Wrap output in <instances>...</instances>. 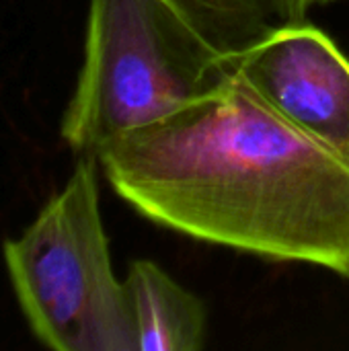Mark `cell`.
<instances>
[{
	"label": "cell",
	"instance_id": "cell-6",
	"mask_svg": "<svg viewBox=\"0 0 349 351\" xmlns=\"http://www.w3.org/2000/svg\"><path fill=\"white\" fill-rule=\"evenodd\" d=\"M226 62L280 23L267 0H165Z\"/></svg>",
	"mask_w": 349,
	"mask_h": 351
},
{
	"label": "cell",
	"instance_id": "cell-7",
	"mask_svg": "<svg viewBox=\"0 0 349 351\" xmlns=\"http://www.w3.org/2000/svg\"><path fill=\"white\" fill-rule=\"evenodd\" d=\"M337 2H349V0H294V16L296 21H302L315 6H327Z\"/></svg>",
	"mask_w": 349,
	"mask_h": 351
},
{
	"label": "cell",
	"instance_id": "cell-5",
	"mask_svg": "<svg viewBox=\"0 0 349 351\" xmlns=\"http://www.w3.org/2000/svg\"><path fill=\"white\" fill-rule=\"evenodd\" d=\"M138 351H200L208 335L202 298L173 280L158 263L136 259L123 280Z\"/></svg>",
	"mask_w": 349,
	"mask_h": 351
},
{
	"label": "cell",
	"instance_id": "cell-4",
	"mask_svg": "<svg viewBox=\"0 0 349 351\" xmlns=\"http://www.w3.org/2000/svg\"><path fill=\"white\" fill-rule=\"evenodd\" d=\"M286 121L349 160V58L319 27L286 21L230 60Z\"/></svg>",
	"mask_w": 349,
	"mask_h": 351
},
{
	"label": "cell",
	"instance_id": "cell-2",
	"mask_svg": "<svg viewBox=\"0 0 349 351\" xmlns=\"http://www.w3.org/2000/svg\"><path fill=\"white\" fill-rule=\"evenodd\" d=\"M226 68L165 0H88L84 60L62 140L78 154H97L177 113Z\"/></svg>",
	"mask_w": 349,
	"mask_h": 351
},
{
	"label": "cell",
	"instance_id": "cell-8",
	"mask_svg": "<svg viewBox=\"0 0 349 351\" xmlns=\"http://www.w3.org/2000/svg\"><path fill=\"white\" fill-rule=\"evenodd\" d=\"M276 19L280 23H286V21H296L294 16V0H267Z\"/></svg>",
	"mask_w": 349,
	"mask_h": 351
},
{
	"label": "cell",
	"instance_id": "cell-3",
	"mask_svg": "<svg viewBox=\"0 0 349 351\" xmlns=\"http://www.w3.org/2000/svg\"><path fill=\"white\" fill-rule=\"evenodd\" d=\"M99 169L95 154H82L27 230L2 247L19 306L49 350L138 351L101 216Z\"/></svg>",
	"mask_w": 349,
	"mask_h": 351
},
{
	"label": "cell",
	"instance_id": "cell-1",
	"mask_svg": "<svg viewBox=\"0 0 349 351\" xmlns=\"http://www.w3.org/2000/svg\"><path fill=\"white\" fill-rule=\"evenodd\" d=\"M95 156L156 226L349 280V160L276 113L230 62L195 101Z\"/></svg>",
	"mask_w": 349,
	"mask_h": 351
}]
</instances>
